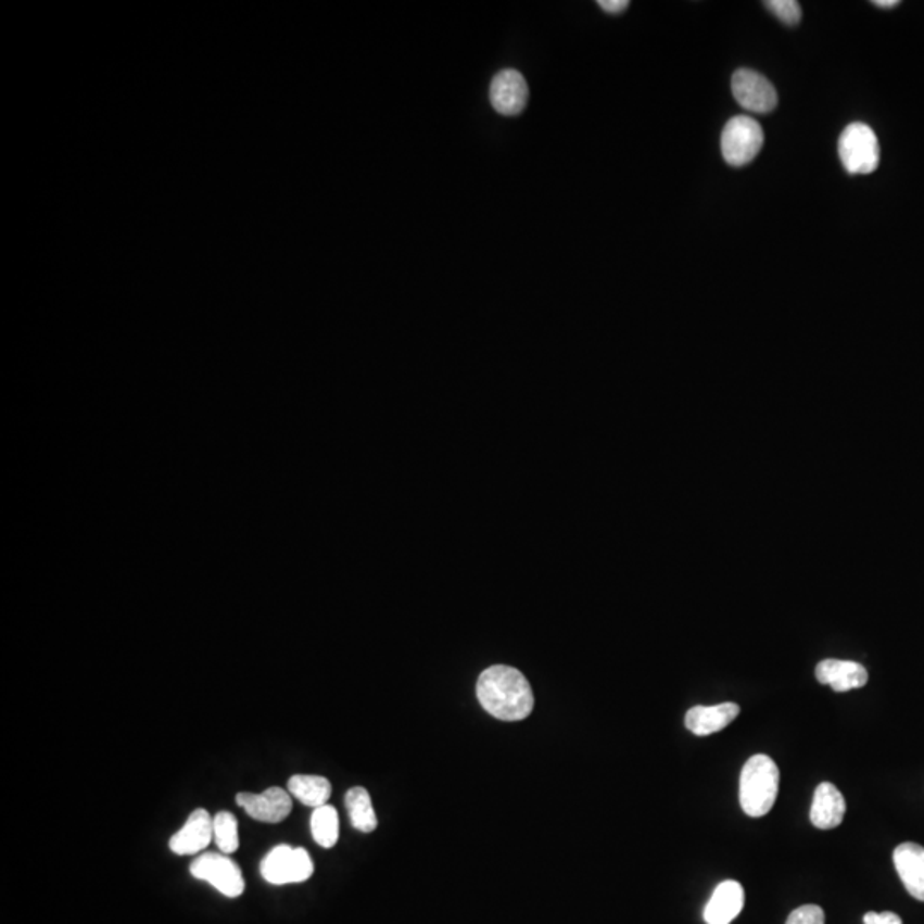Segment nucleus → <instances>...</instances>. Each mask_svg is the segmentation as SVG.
<instances>
[{
  "label": "nucleus",
  "mask_w": 924,
  "mask_h": 924,
  "mask_svg": "<svg viewBox=\"0 0 924 924\" xmlns=\"http://www.w3.org/2000/svg\"><path fill=\"white\" fill-rule=\"evenodd\" d=\"M597 5L606 11V13L618 14L623 13L626 8H629V2L626 0H599Z\"/></svg>",
  "instance_id": "23"
},
{
  "label": "nucleus",
  "mask_w": 924,
  "mask_h": 924,
  "mask_svg": "<svg viewBox=\"0 0 924 924\" xmlns=\"http://www.w3.org/2000/svg\"><path fill=\"white\" fill-rule=\"evenodd\" d=\"M765 8L787 26L798 25L801 20V8L796 0H769Z\"/></svg>",
  "instance_id": "20"
},
{
  "label": "nucleus",
  "mask_w": 924,
  "mask_h": 924,
  "mask_svg": "<svg viewBox=\"0 0 924 924\" xmlns=\"http://www.w3.org/2000/svg\"><path fill=\"white\" fill-rule=\"evenodd\" d=\"M839 156L848 174L866 175L878 168L881 145L875 130L866 124L855 122L840 134Z\"/></svg>",
  "instance_id": "3"
},
{
  "label": "nucleus",
  "mask_w": 924,
  "mask_h": 924,
  "mask_svg": "<svg viewBox=\"0 0 924 924\" xmlns=\"http://www.w3.org/2000/svg\"><path fill=\"white\" fill-rule=\"evenodd\" d=\"M190 873L198 881L207 882L213 885L223 896L240 897L245 890V882H243L242 870L239 864L228 858V855H218V852H206L199 856L198 860L190 864Z\"/></svg>",
  "instance_id": "6"
},
{
  "label": "nucleus",
  "mask_w": 924,
  "mask_h": 924,
  "mask_svg": "<svg viewBox=\"0 0 924 924\" xmlns=\"http://www.w3.org/2000/svg\"><path fill=\"white\" fill-rule=\"evenodd\" d=\"M214 843L223 855H231L239 849V824L230 811H219L213 819Z\"/></svg>",
  "instance_id": "19"
},
{
  "label": "nucleus",
  "mask_w": 924,
  "mask_h": 924,
  "mask_svg": "<svg viewBox=\"0 0 924 924\" xmlns=\"http://www.w3.org/2000/svg\"><path fill=\"white\" fill-rule=\"evenodd\" d=\"M312 837L320 848L331 849L340 839V815L334 807L315 808L311 820Z\"/></svg>",
  "instance_id": "18"
},
{
  "label": "nucleus",
  "mask_w": 924,
  "mask_h": 924,
  "mask_svg": "<svg viewBox=\"0 0 924 924\" xmlns=\"http://www.w3.org/2000/svg\"><path fill=\"white\" fill-rule=\"evenodd\" d=\"M763 145V130L759 122L747 115L731 118L721 136V151L731 166H745L754 162Z\"/></svg>",
  "instance_id": "4"
},
{
  "label": "nucleus",
  "mask_w": 924,
  "mask_h": 924,
  "mask_svg": "<svg viewBox=\"0 0 924 924\" xmlns=\"http://www.w3.org/2000/svg\"><path fill=\"white\" fill-rule=\"evenodd\" d=\"M873 4H875L876 8L890 9L899 5V0H875Z\"/></svg>",
  "instance_id": "24"
},
{
  "label": "nucleus",
  "mask_w": 924,
  "mask_h": 924,
  "mask_svg": "<svg viewBox=\"0 0 924 924\" xmlns=\"http://www.w3.org/2000/svg\"><path fill=\"white\" fill-rule=\"evenodd\" d=\"M478 698L484 711L502 721H522L533 712V688L516 668H489L478 680Z\"/></svg>",
  "instance_id": "1"
},
{
  "label": "nucleus",
  "mask_w": 924,
  "mask_h": 924,
  "mask_svg": "<svg viewBox=\"0 0 924 924\" xmlns=\"http://www.w3.org/2000/svg\"><path fill=\"white\" fill-rule=\"evenodd\" d=\"M864 924H904L896 912H866L863 917Z\"/></svg>",
  "instance_id": "22"
},
{
  "label": "nucleus",
  "mask_w": 924,
  "mask_h": 924,
  "mask_svg": "<svg viewBox=\"0 0 924 924\" xmlns=\"http://www.w3.org/2000/svg\"><path fill=\"white\" fill-rule=\"evenodd\" d=\"M733 97L751 114H769L777 106V91L762 74L750 69L736 71L733 76Z\"/></svg>",
  "instance_id": "7"
},
{
  "label": "nucleus",
  "mask_w": 924,
  "mask_h": 924,
  "mask_svg": "<svg viewBox=\"0 0 924 924\" xmlns=\"http://www.w3.org/2000/svg\"><path fill=\"white\" fill-rule=\"evenodd\" d=\"M780 769L769 755H754L743 765L739 777V803L748 817L768 815L780 793Z\"/></svg>",
  "instance_id": "2"
},
{
  "label": "nucleus",
  "mask_w": 924,
  "mask_h": 924,
  "mask_svg": "<svg viewBox=\"0 0 924 924\" xmlns=\"http://www.w3.org/2000/svg\"><path fill=\"white\" fill-rule=\"evenodd\" d=\"M738 716L739 706L733 703L692 707L686 712L685 726L697 736L714 735L730 726Z\"/></svg>",
  "instance_id": "13"
},
{
  "label": "nucleus",
  "mask_w": 924,
  "mask_h": 924,
  "mask_svg": "<svg viewBox=\"0 0 924 924\" xmlns=\"http://www.w3.org/2000/svg\"><path fill=\"white\" fill-rule=\"evenodd\" d=\"M846 815V799L843 793L832 783H822L817 786L811 803V824L822 831L839 827Z\"/></svg>",
  "instance_id": "12"
},
{
  "label": "nucleus",
  "mask_w": 924,
  "mask_h": 924,
  "mask_svg": "<svg viewBox=\"0 0 924 924\" xmlns=\"http://www.w3.org/2000/svg\"><path fill=\"white\" fill-rule=\"evenodd\" d=\"M529 88L524 76L514 69H505L493 77L490 101L493 109L505 117H516L528 105Z\"/></svg>",
  "instance_id": "9"
},
{
  "label": "nucleus",
  "mask_w": 924,
  "mask_h": 924,
  "mask_svg": "<svg viewBox=\"0 0 924 924\" xmlns=\"http://www.w3.org/2000/svg\"><path fill=\"white\" fill-rule=\"evenodd\" d=\"M314 863L303 848H291L287 844L276 846L261 863V875L273 885L300 884L311 878Z\"/></svg>",
  "instance_id": "5"
},
{
  "label": "nucleus",
  "mask_w": 924,
  "mask_h": 924,
  "mask_svg": "<svg viewBox=\"0 0 924 924\" xmlns=\"http://www.w3.org/2000/svg\"><path fill=\"white\" fill-rule=\"evenodd\" d=\"M331 783L320 775H293L288 781V793L305 807L319 808L328 805L331 796Z\"/></svg>",
  "instance_id": "16"
},
{
  "label": "nucleus",
  "mask_w": 924,
  "mask_h": 924,
  "mask_svg": "<svg viewBox=\"0 0 924 924\" xmlns=\"http://www.w3.org/2000/svg\"><path fill=\"white\" fill-rule=\"evenodd\" d=\"M213 817L206 810L192 811L186 825L170 839V849L178 856L198 855L213 840Z\"/></svg>",
  "instance_id": "10"
},
{
  "label": "nucleus",
  "mask_w": 924,
  "mask_h": 924,
  "mask_svg": "<svg viewBox=\"0 0 924 924\" xmlns=\"http://www.w3.org/2000/svg\"><path fill=\"white\" fill-rule=\"evenodd\" d=\"M237 803L245 810L246 815L264 824H279L291 813V795L281 787H269L266 792L239 793Z\"/></svg>",
  "instance_id": "8"
},
{
  "label": "nucleus",
  "mask_w": 924,
  "mask_h": 924,
  "mask_svg": "<svg viewBox=\"0 0 924 924\" xmlns=\"http://www.w3.org/2000/svg\"><path fill=\"white\" fill-rule=\"evenodd\" d=\"M817 680L822 685L831 686L832 691L849 692L866 685L868 671L860 662L843 661V659H825L817 667Z\"/></svg>",
  "instance_id": "14"
},
{
  "label": "nucleus",
  "mask_w": 924,
  "mask_h": 924,
  "mask_svg": "<svg viewBox=\"0 0 924 924\" xmlns=\"http://www.w3.org/2000/svg\"><path fill=\"white\" fill-rule=\"evenodd\" d=\"M786 924H825L824 909L815 904L801 906L789 914Z\"/></svg>",
  "instance_id": "21"
},
{
  "label": "nucleus",
  "mask_w": 924,
  "mask_h": 924,
  "mask_svg": "<svg viewBox=\"0 0 924 924\" xmlns=\"http://www.w3.org/2000/svg\"><path fill=\"white\" fill-rule=\"evenodd\" d=\"M894 864H896L899 878L904 884L906 890L914 899L924 902V848L916 843H904L897 846L894 851Z\"/></svg>",
  "instance_id": "11"
},
{
  "label": "nucleus",
  "mask_w": 924,
  "mask_h": 924,
  "mask_svg": "<svg viewBox=\"0 0 924 924\" xmlns=\"http://www.w3.org/2000/svg\"><path fill=\"white\" fill-rule=\"evenodd\" d=\"M347 815L356 831L374 832L377 828V815L371 805L370 795L365 787H353L346 793Z\"/></svg>",
  "instance_id": "17"
},
{
  "label": "nucleus",
  "mask_w": 924,
  "mask_h": 924,
  "mask_svg": "<svg viewBox=\"0 0 924 924\" xmlns=\"http://www.w3.org/2000/svg\"><path fill=\"white\" fill-rule=\"evenodd\" d=\"M745 904V890L742 884L726 881L716 887L714 894L704 909L707 924H730L742 912Z\"/></svg>",
  "instance_id": "15"
}]
</instances>
